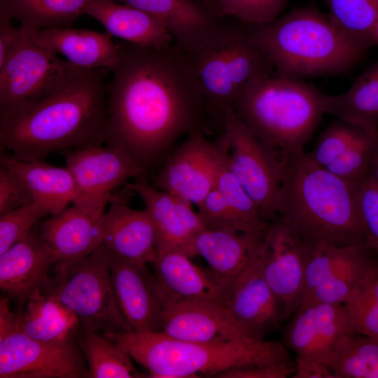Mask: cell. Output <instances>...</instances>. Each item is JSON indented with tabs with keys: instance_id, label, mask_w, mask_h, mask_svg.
Returning a JSON list of instances; mask_svg holds the SVG:
<instances>
[{
	"instance_id": "cell-1",
	"label": "cell",
	"mask_w": 378,
	"mask_h": 378,
	"mask_svg": "<svg viewBox=\"0 0 378 378\" xmlns=\"http://www.w3.org/2000/svg\"><path fill=\"white\" fill-rule=\"evenodd\" d=\"M106 99V143L146 174L161 166L177 141L214 130L187 52L119 43Z\"/></svg>"
},
{
	"instance_id": "cell-2",
	"label": "cell",
	"mask_w": 378,
	"mask_h": 378,
	"mask_svg": "<svg viewBox=\"0 0 378 378\" xmlns=\"http://www.w3.org/2000/svg\"><path fill=\"white\" fill-rule=\"evenodd\" d=\"M106 68L76 66L50 93L24 111L0 120V146L23 161L41 160L106 141Z\"/></svg>"
},
{
	"instance_id": "cell-3",
	"label": "cell",
	"mask_w": 378,
	"mask_h": 378,
	"mask_svg": "<svg viewBox=\"0 0 378 378\" xmlns=\"http://www.w3.org/2000/svg\"><path fill=\"white\" fill-rule=\"evenodd\" d=\"M278 153L282 188L275 218L291 230L311 254L328 246H366L357 204L360 183L339 178L304 150Z\"/></svg>"
},
{
	"instance_id": "cell-4",
	"label": "cell",
	"mask_w": 378,
	"mask_h": 378,
	"mask_svg": "<svg viewBox=\"0 0 378 378\" xmlns=\"http://www.w3.org/2000/svg\"><path fill=\"white\" fill-rule=\"evenodd\" d=\"M252 32L274 74L300 79L346 72L372 47L346 34L328 15L310 7L252 25Z\"/></svg>"
},
{
	"instance_id": "cell-5",
	"label": "cell",
	"mask_w": 378,
	"mask_h": 378,
	"mask_svg": "<svg viewBox=\"0 0 378 378\" xmlns=\"http://www.w3.org/2000/svg\"><path fill=\"white\" fill-rule=\"evenodd\" d=\"M102 335L154 378L216 377L233 368L292 361L283 343L255 337L206 344L174 339L158 330Z\"/></svg>"
},
{
	"instance_id": "cell-6",
	"label": "cell",
	"mask_w": 378,
	"mask_h": 378,
	"mask_svg": "<svg viewBox=\"0 0 378 378\" xmlns=\"http://www.w3.org/2000/svg\"><path fill=\"white\" fill-rule=\"evenodd\" d=\"M327 94L300 78L273 74L246 88L232 109L265 145L282 153L304 150L326 112Z\"/></svg>"
},
{
	"instance_id": "cell-7",
	"label": "cell",
	"mask_w": 378,
	"mask_h": 378,
	"mask_svg": "<svg viewBox=\"0 0 378 378\" xmlns=\"http://www.w3.org/2000/svg\"><path fill=\"white\" fill-rule=\"evenodd\" d=\"M200 85L206 113L220 132L225 114L240 94L274 74L265 52L255 41L252 25L223 18L211 35L186 52Z\"/></svg>"
},
{
	"instance_id": "cell-8",
	"label": "cell",
	"mask_w": 378,
	"mask_h": 378,
	"mask_svg": "<svg viewBox=\"0 0 378 378\" xmlns=\"http://www.w3.org/2000/svg\"><path fill=\"white\" fill-rule=\"evenodd\" d=\"M111 255L102 244L86 258L67 266L55 265L54 275L40 288L70 310L86 328L102 334L132 331L113 291Z\"/></svg>"
},
{
	"instance_id": "cell-9",
	"label": "cell",
	"mask_w": 378,
	"mask_h": 378,
	"mask_svg": "<svg viewBox=\"0 0 378 378\" xmlns=\"http://www.w3.org/2000/svg\"><path fill=\"white\" fill-rule=\"evenodd\" d=\"M78 339L62 344L34 340L19 328L10 298H0V378H83L88 369Z\"/></svg>"
},
{
	"instance_id": "cell-10",
	"label": "cell",
	"mask_w": 378,
	"mask_h": 378,
	"mask_svg": "<svg viewBox=\"0 0 378 378\" xmlns=\"http://www.w3.org/2000/svg\"><path fill=\"white\" fill-rule=\"evenodd\" d=\"M20 27L18 43L0 66V120L45 97L76 66L39 46L31 31Z\"/></svg>"
},
{
	"instance_id": "cell-11",
	"label": "cell",
	"mask_w": 378,
	"mask_h": 378,
	"mask_svg": "<svg viewBox=\"0 0 378 378\" xmlns=\"http://www.w3.org/2000/svg\"><path fill=\"white\" fill-rule=\"evenodd\" d=\"M220 133L230 170L270 223L276 216L281 196L279 153L255 137L232 108L225 114Z\"/></svg>"
},
{
	"instance_id": "cell-12",
	"label": "cell",
	"mask_w": 378,
	"mask_h": 378,
	"mask_svg": "<svg viewBox=\"0 0 378 378\" xmlns=\"http://www.w3.org/2000/svg\"><path fill=\"white\" fill-rule=\"evenodd\" d=\"M220 134L215 141L195 130L176 146L155 176V188L197 206L214 188L223 161Z\"/></svg>"
},
{
	"instance_id": "cell-13",
	"label": "cell",
	"mask_w": 378,
	"mask_h": 378,
	"mask_svg": "<svg viewBox=\"0 0 378 378\" xmlns=\"http://www.w3.org/2000/svg\"><path fill=\"white\" fill-rule=\"evenodd\" d=\"M76 185L73 204L101 218L117 187L146 174L126 155L111 146L91 145L61 153Z\"/></svg>"
},
{
	"instance_id": "cell-14",
	"label": "cell",
	"mask_w": 378,
	"mask_h": 378,
	"mask_svg": "<svg viewBox=\"0 0 378 378\" xmlns=\"http://www.w3.org/2000/svg\"><path fill=\"white\" fill-rule=\"evenodd\" d=\"M311 253L285 225L269 223L258 253L262 274L284 307L288 321L298 309Z\"/></svg>"
},
{
	"instance_id": "cell-15",
	"label": "cell",
	"mask_w": 378,
	"mask_h": 378,
	"mask_svg": "<svg viewBox=\"0 0 378 378\" xmlns=\"http://www.w3.org/2000/svg\"><path fill=\"white\" fill-rule=\"evenodd\" d=\"M350 333L353 332L342 303H312L299 307L288 320L282 343L298 358L329 365L339 340Z\"/></svg>"
},
{
	"instance_id": "cell-16",
	"label": "cell",
	"mask_w": 378,
	"mask_h": 378,
	"mask_svg": "<svg viewBox=\"0 0 378 378\" xmlns=\"http://www.w3.org/2000/svg\"><path fill=\"white\" fill-rule=\"evenodd\" d=\"M127 189L138 195L154 225L157 254L167 251H181L195 257L193 243L205 228L192 204L148 183L146 174L126 184Z\"/></svg>"
},
{
	"instance_id": "cell-17",
	"label": "cell",
	"mask_w": 378,
	"mask_h": 378,
	"mask_svg": "<svg viewBox=\"0 0 378 378\" xmlns=\"http://www.w3.org/2000/svg\"><path fill=\"white\" fill-rule=\"evenodd\" d=\"M158 330L174 339L206 344L255 337L220 302H188L164 309Z\"/></svg>"
},
{
	"instance_id": "cell-18",
	"label": "cell",
	"mask_w": 378,
	"mask_h": 378,
	"mask_svg": "<svg viewBox=\"0 0 378 378\" xmlns=\"http://www.w3.org/2000/svg\"><path fill=\"white\" fill-rule=\"evenodd\" d=\"M258 253L238 276L224 304L255 337L264 339L288 318L284 305L262 274Z\"/></svg>"
},
{
	"instance_id": "cell-19",
	"label": "cell",
	"mask_w": 378,
	"mask_h": 378,
	"mask_svg": "<svg viewBox=\"0 0 378 378\" xmlns=\"http://www.w3.org/2000/svg\"><path fill=\"white\" fill-rule=\"evenodd\" d=\"M102 217V244L112 257L152 264L157 256L156 232L147 211L131 208L120 195H113Z\"/></svg>"
},
{
	"instance_id": "cell-20",
	"label": "cell",
	"mask_w": 378,
	"mask_h": 378,
	"mask_svg": "<svg viewBox=\"0 0 378 378\" xmlns=\"http://www.w3.org/2000/svg\"><path fill=\"white\" fill-rule=\"evenodd\" d=\"M151 265L162 311L188 302H225L226 294L209 270L195 265L186 253L160 252Z\"/></svg>"
},
{
	"instance_id": "cell-21",
	"label": "cell",
	"mask_w": 378,
	"mask_h": 378,
	"mask_svg": "<svg viewBox=\"0 0 378 378\" xmlns=\"http://www.w3.org/2000/svg\"><path fill=\"white\" fill-rule=\"evenodd\" d=\"M110 275L118 307L132 331L158 330L162 307L154 274L147 265L111 256Z\"/></svg>"
},
{
	"instance_id": "cell-22",
	"label": "cell",
	"mask_w": 378,
	"mask_h": 378,
	"mask_svg": "<svg viewBox=\"0 0 378 378\" xmlns=\"http://www.w3.org/2000/svg\"><path fill=\"white\" fill-rule=\"evenodd\" d=\"M56 263L36 226L24 238L0 254V288L18 306L40 289Z\"/></svg>"
},
{
	"instance_id": "cell-23",
	"label": "cell",
	"mask_w": 378,
	"mask_h": 378,
	"mask_svg": "<svg viewBox=\"0 0 378 378\" xmlns=\"http://www.w3.org/2000/svg\"><path fill=\"white\" fill-rule=\"evenodd\" d=\"M265 233L205 227L197 235L193 243L194 256L204 259L209 272L224 290L226 297L259 251Z\"/></svg>"
},
{
	"instance_id": "cell-24",
	"label": "cell",
	"mask_w": 378,
	"mask_h": 378,
	"mask_svg": "<svg viewBox=\"0 0 378 378\" xmlns=\"http://www.w3.org/2000/svg\"><path fill=\"white\" fill-rule=\"evenodd\" d=\"M102 217L96 218L73 204L40 224L39 234L54 254L55 265L76 262L102 244Z\"/></svg>"
},
{
	"instance_id": "cell-25",
	"label": "cell",
	"mask_w": 378,
	"mask_h": 378,
	"mask_svg": "<svg viewBox=\"0 0 378 378\" xmlns=\"http://www.w3.org/2000/svg\"><path fill=\"white\" fill-rule=\"evenodd\" d=\"M143 10L158 19L172 34L174 43L186 52L202 44L223 18L195 0H112Z\"/></svg>"
},
{
	"instance_id": "cell-26",
	"label": "cell",
	"mask_w": 378,
	"mask_h": 378,
	"mask_svg": "<svg viewBox=\"0 0 378 378\" xmlns=\"http://www.w3.org/2000/svg\"><path fill=\"white\" fill-rule=\"evenodd\" d=\"M31 36L39 46L63 55L68 62L80 68L111 71L118 60L119 44L113 41V36L107 31L51 28L33 31Z\"/></svg>"
},
{
	"instance_id": "cell-27",
	"label": "cell",
	"mask_w": 378,
	"mask_h": 378,
	"mask_svg": "<svg viewBox=\"0 0 378 378\" xmlns=\"http://www.w3.org/2000/svg\"><path fill=\"white\" fill-rule=\"evenodd\" d=\"M85 14L100 22L113 36L135 45L162 49L174 42L158 19L131 6L112 0H92Z\"/></svg>"
},
{
	"instance_id": "cell-28",
	"label": "cell",
	"mask_w": 378,
	"mask_h": 378,
	"mask_svg": "<svg viewBox=\"0 0 378 378\" xmlns=\"http://www.w3.org/2000/svg\"><path fill=\"white\" fill-rule=\"evenodd\" d=\"M18 325L29 337L49 344L78 339L80 323L56 298L38 289L15 310Z\"/></svg>"
},
{
	"instance_id": "cell-29",
	"label": "cell",
	"mask_w": 378,
	"mask_h": 378,
	"mask_svg": "<svg viewBox=\"0 0 378 378\" xmlns=\"http://www.w3.org/2000/svg\"><path fill=\"white\" fill-rule=\"evenodd\" d=\"M0 164L5 165L22 179L34 202L48 215H55L74 202L76 190L69 169L54 166L41 160L23 161L2 152Z\"/></svg>"
},
{
	"instance_id": "cell-30",
	"label": "cell",
	"mask_w": 378,
	"mask_h": 378,
	"mask_svg": "<svg viewBox=\"0 0 378 378\" xmlns=\"http://www.w3.org/2000/svg\"><path fill=\"white\" fill-rule=\"evenodd\" d=\"M326 112L378 136V62L366 69L344 92L327 94Z\"/></svg>"
},
{
	"instance_id": "cell-31",
	"label": "cell",
	"mask_w": 378,
	"mask_h": 378,
	"mask_svg": "<svg viewBox=\"0 0 378 378\" xmlns=\"http://www.w3.org/2000/svg\"><path fill=\"white\" fill-rule=\"evenodd\" d=\"M92 0H0V12L15 18L20 26L36 31L40 29L71 27L85 13Z\"/></svg>"
},
{
	"instance_id": "cell-32",
	"label": "cell",
	"mask_w": 378,
	"mask_h": 378,
	"mask_svg": "<svg viewBox=\"0 0 378 378\" xmlns=\"http://www.w3.org/2000/svg\"><path fill=\"white\" fill-rule=\"evenodd\" d=\"M78 343L88 363L89 378L146 377L127 351L98 332L81 326Z\"/></svg>"
},
{
	"instance_id": "cell-33",
	"label": "cell",
	"mask_w": 378,
	"mask_h": 378,
	"mask_svg": "<svg viewBox=\"0 0 378 378\" xmlns=\"http://www.w3.org/2000/svg\"><path fill=\"white\" fill-rule=\"evenodd\" d=\"M377 255L367 246H357L344 263L303 298L299 307L312 303L343 304Z\"/></svg>"
},
{
	"instance_id": "cell-34",
	"label": "cell",
	"mask_w": 378,
	"mask_h": 378,
	"mask_svg": "<svg viewBox=\"0 0 378 378\" xmlns=\"http://www.w3.org/2000/svg\"><path fill=\"white\" fill-rule=\"evenodd\" d=\"M329 365L336 378H378V338L354 332L344 335Z\"/></svg>"
},
{
	"instance_id": "cell-35",
	"label": "cell",
	"mask_w": 378,
	"mask_h": 378,
	"mask_svg": "<svg viewBox=\"0 0 378 378\" xmlns=\"http://www.w3.org/2000/svg\"><path fill=\"white\" fill-rule=\"evenodd\" d=\"M343 304L353 332L378 338V255Z\"/></svg>"
},
{
	"instance_id": "cell-36",
	"label": "cell",
	"mask_w": 378,
	"mask_h": 378,
	"mask_svg": "<svg viewBox=\"0 0 378 378\" xmlns=\"http://www.w3.org/2000/svg\"><path fill=\"white\" fill-rule=\"evenodd\" d=\"M328 16L343 32L356 40L375 45L378 0H324Z\"/></svg>"
},
{
	"instance_id": "cell-37",
	"label": "cell",
	"mask_w": 378,
	"mask_h": 378,
	"mask_svg": "<svg viewBox=\"0 0 378 378\" xmlns=\"http://www.w3.org/2000/svg\"><path fill=\"white\" fill-rule=\"evenodd\" d=\"M214 187L222 194L234 213L243 232L263 234L266 232L270 223L265 220L256 204L230 170L225 149Z\"/></svg>"
},
{
	"instance_id": "cell-38",
	"label": "cell",
	"mask_w": 378,
	"mask_h": 378,
	"mask_svg": "<svg viewBox=\"0 0 378 378\" xmlns=\"http://www.w3.org/2000/svg\"><path fill=\"white\" fill-rule=\"evenodd\" d=\"M377 147L378 136L365 132L325 168L347 182L358 184L368 176Z\"/></svg>"
},
{
	"instance_id": "cell-39",
	"label": "cell",
	"mask_w": 378,
	"mask_h": 378,
	"mask_svg": "<svg viewBox=\"0 0 378 378\" xmlns=\"http://www.w3.org/2000/svg\"><path fill=\"white\" fill-rule=\"evenodd\" d=\"M365 132H368L337 118L321 132L313 151L309 154L316 164L326 167Z\"/></svg>"
},
{
	"instance_id": "cell-40",
	"label": "cell",
	"mask_w": 378,
	"mask_h": 378,
	"mask_svg": "<svg viewBox=\"0 0 378 378\" xmlns=\"http://www.w3.org/2000/svg\"><path fill=\"white\" fill-rule=\"evenodd\" d=\"M222 18L262 25L281 16L288 0H214Z\"/></svg>"
},
{
	"instance_id": "cell-41",
	"label": "cell",
	"mask_w": 378,
	"mask_h": 378,
	"mask_svg": "<svg viewBox=\"0 0 378 378\" xmlns=\"http://www.w3.org/2000/svg\"><path fill=\"white\" fill-rule=\"evenodd\" d=\"M356 247L328 246L312 253L305 270L302 300L344 263Z\"/></svg>"
},
{
	"instance_id": "cell-42",
	"label": "cell",
	"mask_w": 378,
	"mask_h": 378,
	"mask_svg": "<svg viewBox=\"0 0 378 378\" xmlns=\"http://www.w3.org/2000/svg\"><path fill=\"white\" fill-rule=\"evenodd\" d=\"M46 215L34 202L0 215V254L27 236Z\"/></svg>"
},
{
	"instance_id": "cell-43",
	"label": "cell",
	"mask_w": 378,
	"mask_h": 378,
	"mask_svg": "<svg viewBox=\"0 0 378 378\" xmlns=\"http://www.w3.org/2000/svg\"><path fill=\"white\" fill-rule=\"evenodd\" d=\"M357 204L366 246L378 253V185L369 174L358 184Z\"/></svg>"
},
{
	"instance_id": "cell-44",
	"label": "cell",
	"mask_w": 378,
	"mask_h": 378,
	"mask_svg": "<svg viewBox=\"0 0 378 378\" xmlns=\"http://www.w3.org/2000/svg\"><path fill=\"white\" fill-rule=\"evenodd\" d=\"M197 208V212L206 228L243 232L234 213L215 187Z\"/></svg>"
},
{
	"instance_id": "cell-45",
	"label": "cell",
	"mask_w": 378,
	"mask_h": 378,
	"mask_svg": "<svg viewBox=\"0 0 378 378\" xmlns=\"http://www.w3.org/2000/svg\"><path fill=\"white\" fill-rule=\"evenodd\" d=\"M33 202L31 194L19 175L0 164V215Z\"/></svg>"
},
{
	"instance_id": "cell-46",
	"label": "cell",
	"mask_w": 378,
	"mask_h": 378,
	"mask_svg": "<svg viewBox=\"0 0 378 378\" xmlns=\"http://www.w3.org/2000/svg\"><path fill=\"white\" fill-rule=\"evenodd\" d=\"M295 372L293 361L233 368L216 376L220 378H287Z\"/></svg>"
},
{
	"instance_id": "cell-47",
	"label": "cell",
	"mask_w": 378,
	"mask_h": 378,
	"mask_svg": "<svg viewBox=\"0 0 378 378\" xmlns=\"http://www.w3.org/2000/svg\"><path fill=\"white\" fill-rule=\"evenodd\" d=\"M11 18L0 12V66H1L18 43L22 28L15 27Z\"/></svg>"
},
{
	"instance_id": "cell-48",
	"label": "cell",
	"mask_w": 378,
	"mask_h": 378,
	"mask_svg": "<svg viewBox=\"0 0 378 378\" xmlns=\"http://www.w3.org/2000/svg\"><path fill=\"white\" fill-rule=\"evenodd\" d=\"M293 378H336L331 368L325 363L296 357Z\"/></svg>"
},
{
	"instance_id": "cell-49",
	"label": "cell",
	"mask_w": 378,
	"mask_h": 378,
	"mask_svg": "<svg viewBox=\"0 0 378 378\" xmlns=\"http://www.w3.org/2000/svg\"><path fill=\"white\" fill-rule=\"evenodd\" d=\"M368 174L378 185V147L372 160Z\"/></svg>"
},
{
	"instance_id": "cell-50",
	"label": "cell",
	"mask_w": 378,
	"mask_h": 378,
	"mask_svg": "<svg viewBox=\"0 0 378 378\" xmlns=\"http://www.w3.org/2000/svg\"><path fill=\"white\" fill-rule=\"evenodd\" d=\"M202 4H203L209 10H210L213 13L216 15H218V8L214 0H198Z\"/></svg>"
},
{
	"instance_id": "cell-51",
	"label": "cell",
	"mask_w": 378,
	"mask_h": 378,
	"mask_svg": "<svg viewBox=\"0 0 378 378\" xmlns=\"http://www.w3.org/2000/svg\"><path fill=\"white\" fill-rule=\"evenodd\" d=\"M374 43L375 45H378V23L374 32Z\"/></svg>"
}]
</instances>
